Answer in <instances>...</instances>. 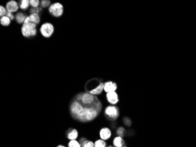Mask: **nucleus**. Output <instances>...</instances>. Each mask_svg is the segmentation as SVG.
I'll return each instance as SVG.
<instances>
[{
    "label": "nucleus",
    "mask_w": 196,
    "mask_h": 147,
    "mask_svg": "<svg viewBox=\"0 0 196 147\" xmlns=\"http://www.w3.org/2000/svg\"><path fill=\"white\" fill-rule=\"evenodd\" d=\"M99 135H100L101 139L107 140V139L110 138V137H111L112 133H111V131L110 130L109 128H104L101 129V130L100 131Z\"/></svg>",
    "instance_id": "obj_12"
},
{
    "label": "nucleus",
    "mask_w": 196,
    "mask_h": 147,
    "mask_svg": "<svg viewBox=\"0 0 196 147\" xmlns=\"http://www.w3.org/2000/svg\"><path fill=\"white\" fill-rule=\"evenodd\" d=\"M37 25L32 22H24L21 28L22 35L25 38H31L37 34Z\"/></svg>",
    "instance_id": "obj_3"
},
{
    "label": "nucleus",
    "mask_w": 196,
    "mask_h": 147,
    "mask_svg": "<svg viewBox=\"0 0 196 147\" xmlns=\"http://www.w3.org/2000/svg\"><path fill=\"white\" fill-rule=\"evenodd\" d=\"M83 108V106L78 101L74 102L71 106V111L75 117Z\"/></svg>",
    "instance_id": "obj_8"
},
{
    "label": "nucleus",
    "mask_w": 196,
    "mask_h": 147,
    "mask_svg": "<svg viewBox=\"0 0 196 147\" xmlns=\"http://www.w3.org/2000/svg\"><path fill=\"white\" fill-rule=\"evenodd\" d=\"M40 21H41V18H40L39 14L34 13V14H29L28 16H27L24 22H32V23L38 25L40 24Z\"/></svg>",
    "instance_id": "obj_9"
},
{
    "label": "nucleus",
    "mask_w": 196,
    "mask_h": 147,
    "mask_svg": "<svg viewBox=\"0 0 196 147\" xmlns=\"http://www.w3.org/2000/svg\"><path fill=\"white\" fill-rule=\"evenodd\" d=\"M104 90V84L100 83L95 88L90 90L89 91V93L93 95H99L102 93Z\"/></svg>",
    "instance_id": "obj_13"
},
{
    "label": "nucleus",
    "mask_w": 196,
    "mask_h": 147,
    "mask_svg": "<svg viewBox=\"0 0 196 147\" xmlns=\"http://www.w3.org/2000/svg\"><path fill=\"white\" fill-rule=\"evenodd\" d=\"M69 147H81L79 143L76 140H71L68 145Z\"/></svg>",
    "instance_id": "obj_24"
},
{
    "label": "nucleus",
    "mask_w": 196,
    "mask_h": 147,
    "mask_svg": "<svg viewBox=\"0 0 196 147\" xmlns=\"http://www.w3.org/2000/svg\"><path fill=\"white\" fill-rule=\"evenodd\" d=\"M105 112L106 115L111 119L115 120L119 116V110L114 105H110L106 108Z\"/></svg>",
    "instance_id": "obj_6"
},
{
    "label": "nucleus",
    "mask_w": 196,
    "mask_h": 147,
    "mask_svg": "<svg viewBox=\"0 0 196 147\" xmlns=\"http://www.w3.org/2000/svg\"><path fill=\"white\" fill-rule=\"evenodd\" d=\"M100 111L98 109L93 107H83V109L75 116L76 119L82 121H89L94 120Z\"/></svg>",
    "instance_id": "obj_2"
},
{
    "label": "nucleus",
    "mask_w": 196,
    "mask_h": 147,
    "mask_svg": "<svg viewBox=\"0 0 196 147\" xmlns=\"http://www.w3.org/2000/svg\"><path fill=\"white\" fill-rule=\"evenodd\" d=\"M117 89V85L112 81L106 82L104 84V91L106 93L115 91Z\"/></svg>",
    "instance_id": "obj_11"
},
{
    "label": "nucleus",
    "mask_w": 196,
    "mask_h": 147,
    "mask_svg": "<svg viewBox=\"0 0 196 147\" xmlns=\"http://www.w3.org/2000/svg\"><path fill=\"white\" fill-rule=\"evenodd\" d=\"M11 22V20H10V18H8L7 16H4L1 17V19H0V23L3 25V26H8L10 25Z\"/></svg>",
    "instance_id": "obj_17"
},
{
    "label": "nucleus",
    "mask_w": 196,
    "mask_h": 147,
    "mask_svg": "<svg viewBox=\"0 0 196 147\" xmlns=\"http://www.w3.org/2000/svg\"><path fill=\"white\" fill-rule=\"evenodd\" d=\"M55 28L52 24L50 22H45L42 24L40 28L41 34L45 38H50L54 33Z\"/></svg>",
    "instance_id": "obj_4"
},
{
    "label": "nucleus",
    "mask_w": 196,
    "mask_h": 147,
    "mask_svg": "<svg viewBox=\"0 0 196 147\" xmlns=\"http://www.w3.org/2000/svg\"><path fill=\"white\" fill-rule=\"evenodd\" d=\"M94 147H106V143L103 139L97 140L94 144Z\"/></svg>",
    "instance_id": "obj_19"
},
{
    "label": "nucleus",
    "mask_w": 196,
    "mask_h": 147,
    "mask_svg": "<svg viewBox=\"0 0 196 147\" xmlns=\"http://www.w3.org/2000/svg\"><path fill=\"white\" fill-rule=\"evenodd\" d=\"M48 11L52 16L59 18L63 14V6L60 3H53L49 7Z\"/></svg>",
    "instance_id": "obj_5"
},
{
    "label": "nucleus",
    "mask_w": 196,
    "mask_h": 147,
    "mask_svg": "<svg viewBox=\"0 0 196 147\" xmlns=\"http://www.w3.org/2000/svg\"><path fill=\"white\" fill-rule=\"evenodd\" d=\"M7 12L8 11L6 9V7H4L3 6H0V16H1V17L6 16L7 14Z\"/></svg>",
    "instance_id": "obj_23"
},
{
    "label": "nucleus",
    "mask_w": 196,
    "mask_h": 147,
    "mask_svg": "<svg viewBox=\"0 0 196 147\" xmlns=\"http://www.w3.org/2000/svg\"><path fill=\"white\" fill-rule=\"evenodd\" d=\"M6 16H7L8 18H10L11 21L14 20L15 18V15H14L13 14V13H10V12H7V14Z\"/></svg>",
    "instance_id": "obj_27"
},
{
    "label": "nucleus",
    "mask_w": 196,
    "mask_h": 147,
    "mask_svg": "<svg viewBox=\"0 0 196 147\" xmlns=\"http://www.w3.org/2000/svg\"><path fill=\"white\" fill-rule=\"evenodd\" d=\"M106 98L108 101L112 105H115L119 101L118 95L115 91L108 93L106 94Z\"/></svg>",
    "instance_id": "obj_10"
},
{
    "label": "nucleus",
    "mask_w": 196,
    "mask_h": 147,
    "mask_svg": "<svg viewBox=\"0 0 196 147\" xmlns=\"http://www.w3.org/2000/svg\"><path fill=\"white\" fill-rule=\"evenodd\" d=\"M108 147H115V146H109Z\"/></svg>",
    "instance_id": "obj_29"
},
{
    "label": "nucleus",
    "mask_w": 196,
    "mask_h": 147,
    "mask_svg": "<svg viewBox=\"0 0 196 147\" xmlns=\"http://www.w3.org/2000/svg\"><path fill=\"white\" fill-rule=\"evenodd\" d=\"M124 132H125V130L123 127L119 128L117 131V133L120 137H123L124 135Z\"/></svg>",
    "instance_id": "obj_26"
},
{
    "label": "nucleus",
    "mask_w": 196,
    "mask_h": 147,
    "mask_svg": "<svg viewBox=\"0 0 196 147\" xmlns=\"http://www.w3.org/2000/svg\"><path fill=\"white\" fill-rule=\"evenodd\" d=\"M26 15L22 13V12H18L15 15V20L17 23L19 24H23L24 23V21L26 18Z\"/></svg>",
    "instance_id": "obj_14"
},
{
    "label": "nucleus",
    "mask_w": 196,
    "mask_h": 147,
    "mask_svg": "<svg viewBox=\"0 0 196 147\" xmlns=\"http://www.w3.org/2000/svg\"><path fill=\"white\" fill-rule=\"evenodd\" d=\"M51 1H49V0H42L41 1V8H47L51 5Z\"/></svg>",
    "instance_id": "obj_21"
},
{
    "label": "nucleus",
    "mask_w": 196,
    "mask_h": 147,
    "mask_svg": "<svg viewBox=\"0 0 196 147\" xmlns=\"http://www.w3.org/2000/svg\"><path fill=\"white\" fill-rule=\"evenodd\" d=\"M29 3L32 8H38L41 4V1L39 0H30Z\"/></svg>",
    "instance_id": "obj_20"
},
{
    "label": "nucleus",
    "mask_w": 196,
    "mask_h": 147,
    "mask_svg": "<svg viewBox=\"0 0 196 147\" xmlns=\"http://www.w3.org/2000/svg\"><path fill=\"white\" fill-rule=\"evenodd\" d=\"M6 8L8 12L14 13H17L18 11L19 8V4L16 1H15V0H11V1H9L7 3Z\"/></svg>",
    "instance_id": "obj_7"
},
{
    "label": "nucleus",
    "mask_w": 196,
    "mask_h": 147,
    "mask_svg": "<svg viewBox=\"0 0 196 147\" xmlns=\"http://www.w3.org/2000/svg\"><path fill=\"white\" fill-rule=\"evenodd\" d=\"M82 147H94V144L92 141L86 140L82 143Z\"/></svg>",
    "instance_id": "obj_25"
},
{
    "label": "nucleus",
    "mask_w": 196,
    "mask_h": 147,
    "mask_svg": "<svg viewBox=\"0 0 196 147\" xmlns=\"http://www.w3.org/2000/svg\"><path fill=\"white\" fill-rule=\"evenodd\" d=\"M123 147H126V146H123Z\"/></svg>",
    "instance_id": "obj_30"
},
{
    "label": "nucleus",
    "mask_w": 196,
    "mask_h": 147,
    "mask_svg": "<svg viewBox=\"0 0 196 147\" xmlns=\"http://www.w3.org/2000/svg\"><path fill=\"white\" fill-rule=\"evenodd\" d=\"M19 8L21 10H26L30 6L29 1V0H22V1H19Z\"/></svg>",
    "instance_id": "obj_16"
},
{
    "label": "nucleus",
    "mask_w": 196,
    "mask_h": 147,
    "mask_svg": "<svg viewBox=\"0 0 196 147\" xmlns=\"http://www.w3.org/2000/svg\"><path fill=\"white\" fill-rule=\"evenodd\" d=\"M78 101L83 107H93L101 111V104L96 97L90 93H83L78 95Z\"/></svg>",
    "instance_id": "obj_1"
},
{
    "label": "nucleus",
    "mask_w": 196,
    "mask_h": 147,
    "mask_svg": "<svg viewBox=\"0 0 196 147\" xmlns=\"http://www.w3.org/2000/svg\"><path fill=\"white\" fill-rule=\"evenodd\" d=\"M42 11V8L39 7L38 8H31L29 10V14H34V13H36V14H39L40 13H41Z\"/></svg>",
    "instance_id": "obj_22"
},
{
    "label": "nucleus",
    "mask_w": 196,
    "mask_h": 147,
    "mask_svg": "<svg viewBox=\"0 0 196 147\" xmlns=\"http://www.w3.org/2000/svg\"><path fill=\"white\" fill-rule=\"evenodd\" d=\"M78 135V132L77 130L74 129L68 133V139H71V140H75L77 138Z\"/></svg>",
    "instance_id": "obj_18"
},
{
    "label": "nucleus",
    "mask_w": 196,
    "mask_h": 147,
    "mask_svg": "<svg viewBox=\"0 0 196 147\" xmlns=\"http://www.w3.org/2000/svg\"><path fill=\"white\" fill-rule=\"evenodd\" d=\"M57 147H65V146H62V145H59V146H58Z\"/></svg>",
    "instance_id": "obj_28"
},
{
    "label": "nucleus",
    "mask_w": 196,
    "mask_h": 147,
    "mask_svg": "<svg viewBox=\"0 0 196 147\" xmlns=\"http://www.w3.org/2000/svg\"><path fill=\"white\" fill-rule=\"evenodd\" d=\"M113 144L115 147H123L124 144V141L122 137L118 136L115 138Z\"/></svg>",
    "instance_id": "obj_15"
}]
</instances>
